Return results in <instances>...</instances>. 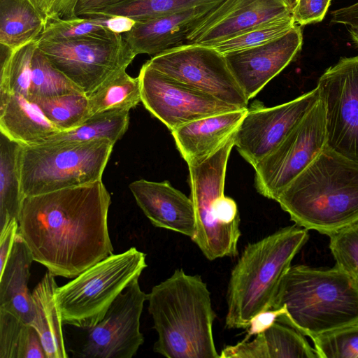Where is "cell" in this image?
Listing matches in <instances>:
<instances>
[{
  "label": "cell",
  "mask_w": 358,
  "mask_h": 358,
  "mask_svg": "<svg viewBox=\"0 0 358 358\" xmlns=\"http://www.w3.org/2000/svg\"><path fill=\"white\" fill-rule=\"evenodd\" d=\"M102 180L24 198L18 234L34 262L52 275L73 278L113 254Z\"/></svg>",
  "instance_id": "obj_1"
},
{
  "label": "cell",
  "mask_w": 358,
  "mask_h": 358,
  "mask_svg": "<svg viewBox=\"0 0 358 358\" xmlns=\"http://www.w3.org/2000/svg\"><path fill=\"white\" fill-rule=\"evenodd\" d=\"M275 201L295 224L329 236L358 222V162L325 146Z\"/></svg>",
  "instance_id": "obj_2"
},
{
  "label": "cell",
  "mask_w": 358,
  "mask_h": 358,
  "mask_svg": "<svg viewBox=\"0 0 358 358\" xmlns=\"http://www.w3.org/2000/svg\"><path fill=\"white\" fill-rule=\"evenodd\" d=\"M148 301L158 335L155 352L168 358H220L213 335L216 314L200 275L176 269L152 288Z\"/></svg>",
  "instance_id": "obj_3"
},
{
  "label": "cell",
  "mask_w": 358,
  "mask_h": 358,
  "mask_svg": "<svg viewBox=\"0 0 358 358\" xmlns=\"http://www.w3.org/2000/svg\"><path fill=\"white\" fill-rule=\"evenodd\" d=\"M278 308L284 313L277 322L312 338L358 322V286L351 275L336 266H291L271 308Z\"/></svg>",
  "instance_id": "obj_4"
},
{
  "label": "cell",
  "mask_w": 358,
  "mask_h": 358,
  "mask_svg": "<svg viewBox=\"0 0 358 358\" xmlns=\"http://www.w3.org/2000/svg\"><path fill=\"white\" fill-rule=\"evenodd\" d=\"M308 231L294 224L245 246L228 284L227 328L247 329L255 315L271 309L282 278L308 240Z\"/></svg>",
  "instance_id": "obj_5"
},
{
  "label": "cell",
  "mask_w": 358,
  "mask_h": 358,
  "mask_svg": "<svg viewBox=\"0 0 358 358\" xmlns=\"http://www.w3.org/2000/svg\"><path fill=\"white\" fill-rule=\"evenodd\" d=\"M235 133L206 160L188 166L196 220V234L192 241L209 260L238 255L241 235L238 206L224 194L227 164L234 146Z\"/></svg>",
  "instance_id": "obj_6"
},
{
  "label": "cell",
  "mask_w": 358,
  "mask_h": 358,
  "mask_svg": "<svg viewBox=\"0 0 358 358\" xmlns=\"http://www.w3.org/2000/svg\"><path fill=\"white\" fill-rule=\"evenodd\" d=\"M114 145L108 139L21 145L19 167L24 197L101 180Z\"/></svg>",
  "instance_id": "obj_7"
},
{
  "label": "cell",
  "mask_w": 358,
  "mask_h": 358,
  "mask_svg": "<svg viewBox=\"0 0 358 358\" xmlns=\"http://www.w3.org/2000/svg\"><path fill=\"white\" fill-rule=\"evenodd\" d=\"M145 254L132 247L112 254L56 291V301L64 324L90 329L129 284L147 267Z\"/></svg>",
  "instance_id": "obj_8"
},
{
  "label": "cell",
  "mask_w": 358,
  "mask_h": 358,
  "mask_svg": "<svg viewBox=\"0 0 358 358\" xmlns=\"http://www.w3.org/2000/svg\"><path fill=\"white\" fill-rule=\"evenodd\" d=\"M54 66L87 96L136 55L122 34L106 31L60 41H36Z\"/></svg>",
  "instance_id": "obj_9"
},
{
  "label": "cell",
  "mask_w": 358,
  "mask_h": 358,
  "mask_svg": "<svg viewBox=\"0 0 358 358\" xmlns=\"http://www.w3.org/2000/svg\"><path fill=\"white\" fill-rule=\"evenodd\" d=\"M327 139L326 108L320 97L279 145L253 167L257 191L275 201L320 155Z\"/></svg>",
  "instance_id": "obj_10"
},
{
  "label": "cell",
  "mask_w": 358,
  "mask_h": 358,
  "mask_svg": "<svg viewBox=\"0 0 358 358\" xmlns=\"http://www.w3.org/2000/svg\"><path fill=\"white\" fill-rule=\"evenodd\" d=\"M146 63L155 70L239 108L248 100L222 54L214 48L185 43L153 56Z\"/></svg>",
  "instance_id": "obj_11"
},
{
  "label": "cell",
  "mask_w": 358,
  "mask_h": 358,
  "mask_svg": "<svg viewBox=\"0 0 358 358\" xmlns=\"http://www.w3.org/2000/svg\"><path fill=\"white\" fill-rule=\"evenodd\" d=\"M317 87L326 108V146L358 162V55L341 58Z\"/></svg>",
  "instance_id": "obj_12"
},
{
  "label": "cell",
  "mask_w": 358,
  "mask_h": 358,
  "mask_svg": "<svg viewBox=\"0 0 358 358\" xmlns=\"http://www.w3.org/2000/svg\"><path fill=\"white\" fill-rule=\"evenodd\" d=\"M138 77L141 102L171 131L203 117L242 109L171 78L146 62Z\"/></svg>",
  "instance_id": "obj_13"
},
{
  "label": "cell",
  "mask_w": 358,
  "mask_h": 358,
  "mask_svg": "<svg viewBox=\"0 0 358 358\" xmlns=\"http://www.w3.org/2000/svg\"><path fill=\"white\" fill-rule=\"evenodd\" d=\"M148 294L141 289L138 279L112 303L104 317L88 329L80 356L93 358H131L144 343L140 319Z\"/></svg>",
  "instance_id": "obj_14"
},
{
  "label": "cell",
  "mask_w": 358,
  "mask_h": 358,
  "mask_svg": "<svg viewBox=\"0 0 358 358\" xmlns=\"http://www.w3.org/2000/svg\"><path fill=\"white\" fill-rule=\"evenodd\" d=\"M320 99L313 90L273 107L248 108L234 135V146L253 167L271 153Z\"/></svg>",
  "instance_id": "obj_15"
},
{
  "label": "cell",
  "mask_w": 358,
  "mask_h": 358,
  "mask_svg": "<svg viewBox=\"0 0 358 358\" xmlns=\"http://www.w3.org/2000/svg\"><path fill=\"white\" fill-rule=\"evenodd\" d=\"M289 15H292V10L285 0H223L197 22L187 43L212 46Z\"/></svg>",
  "instance_id": "obj_16"
},
{
  "label": "cell",
  "mask_w": 358,
  "mask_h": 358,
  "mask_svg": "<svg viewBox=\"0 0 358 358\" xmlns=\"http://www.w3.org/2000/svg\"><path fill=\"white\" fill-rule=\"evenodd\" d=\"M302 43L301 26L296 24L284 35L269 42L223 55L249 101L294 60Z\"/></svg>",
  "instance_id": "obj_17"
},
{
  "label": "cell",
  "mask_w": 358,
  "mask_h": 358,
  "mask_svg": "<svg viewBox=\"0 0 358 358\" xmlns=\"http://www.w3.org/2000/svg\"><path fill=\"white\" fill-rule=\"evenodd\" d=\"M137 205L156 227L171 230L191 239L196 234L192 201L168 181L144 179L129 185Z\"/></svg>",
  "instance_id": "obj_18"
},
{
  "label": "cell",
  "mask_w": 358,
  "mask_h": 358,
  "mask_svg": "<svg viewBox=\"0 0 358 358\" xmlns=\"http://www.w3.org/2000/svg\"><path fill=\"white\" fill-rule=\"evenodd\" d=\"M219 3L136 22L134 28L124 34L123 37L136 56L139 54L157 55L187 43V38L197 22Z\"/></svg>",
  "instance_id": "obj_19"
},
{
  "label": "cell",
  "mask_w": 358,
  "mask_h": 358,
  "mask_svg": "<svg viewBox=\"0 0 358 358\" xmlns=\"http://www.w3.org/2000/svg\"><path fill=\"white\" fill-rule=\"evenodd\" d=\"M248 108L203 117L171 131L188 166L201 164L220 150L236 132Z\"/></svg>",
  "instance_id": "obj_20"
},
{
  "label": "cell",
  "mask_w": 358,
  "mask_h": 358,
  "mask_svg": "<svg viewBox=\"0 0 358 358\" xmlns=\"http://www.w3.org/2000/svg\"><path fill=\"white\" fill-rule=\"evenodd\" d=\"M0 132L21 145H38L61 131L37 103L0 90Z\"/></svg>",
  "instance_id": "obj_21"
},
{
  "label": "cell",
  "mask_w": 358,
  "mask_h": 358,
  "mask_svg": "<svg viewBox=\"0 0 358 358\" xmlns=\"http://www.w3.org/2000/svg\"><path fill=\"white\" fill-rule=\"evenodd\" d=\"M220 358H318L304 335L293 327L275 322L250 341L224 348Z\"/></svg>",
  "instance_id": "obj_22"
},
{
  "label": "cell",
  "mask_w": 358,
  "mask_h": 358,
  "mask_svg": "<svg viewBox=\"0 0 358 358\" xmlns=\"http://www.w3.org/2000/svg\"><path fill=\"white\" fill-rule=\"evenodd\" d=\"M32 255L17 234L9 259L0 271V309L31 324L35 310L32 292L28 287Z\"/></svg>",
  "instance_id": "obj_23"
},
{
  "label": "cell",
  "mask_w": 358,
  "mask_h": 358,
  "mask_svg": "<svg viewBox=\"0 0 358 358\" xmlns=\"http://www.w3.org/2000/svg\"><path fill=\"white\" fill-rule=\"evenodd\" d=\"M55 276L47 271L32 291L35 316L31 325L38 331L47 358H66L63 322L56 301Z\"/></svg>",
  "instance_id": "obj_24"
},
{
  "label": "cell",
  "mask_w": 358,
  "mask_h": 358,
  "mask_svg": "<svg viewBox=\"0 0 358 358\" xmlns=\"http://www.w3.org/2000/svg\"><path fill=\"white\" fill-rule=\"evenodd\" d=\"M46 27L29 0H0V44L13 50L37 41Z\"/></svg>",
  "instance_id": "obj_25"
},
{
  "label": "cell",
  "mask_w": 358,
  "mask_h": 358,
  "mask_svg": "<svg viewBox=\"0 0 358 358\" xmlns=\"http://www.w3.org/2000/svg\"><path fill=\"white\" fill-rule=\"evenodd\" d=\"M21 144L0 132V230L19 220L24 196L19 167Z\"/></svg>",
  "instance_id": "obj_26"
},
{
  "label": "cell",
  "mask_w": 358,
  "mask_h": 358,
  "mask_svg": "<svg viewBox=\"0 0 358 358\" xmlns=\"http://www.w3.org/2000/svg\"><path fill=\"white\" fill-rule=\"evenodd\" d=\"M129 110H109L92 115L78 127L61 131L44 143L66 144L108 139L115 143L129 127Z\"/></svg>",
  "instance_id": "obj_27"
},
{
  "label": "cell",
  "mask_w": 358,
  "mask_h": 358,
  "mask_svg": "<svg viewBox=\"0 0 358 358\" xmlns=\"http://www.w3.org/2000/svg\"><path fill=\"white\" fill-rule=\"evenodd\" d=\"M0 358H47L36 329L0 309Z\"/></svg>",
  "instance_id": "obj_28"
},
{
  "label": "cell",
  "mask_w": 358,
  "mask_h": 358,
  "mask_svg": "<svg viewBox=\"0 0 358 358\" xmlns=\"http://www.w3.org/2000/svg\"><path fill=\"white\" fill-rule=\"evenodd\" d=\"M92 115L109 110H130L141 101L138 77L133 78L126 69L120 70L87 96Z\"/></svg>",
  "instance_id": "obj_29"
},
{
  "label": "cell",
  "mask_w": 358,
  "mask_h": 358,
  "mask_svg": "<svg viewBox=\"0 0 358 358\" xmlns=\"http://www.w3.org/2000/svg\"><path fill=\"white\" fill-rule=\"evenodd\" d=\"M223 0H123L93 16L123 15L144 21Z\"/></svg>",
  "instance_id": "obj_30"
},
{
  "label": "cell",
  "mask_w": 358,
  "mask_h": 358,
  "mask_svg": "<svg viewBox=\"0 0 358 358\" xmlns=\"http://www.w3.org/2000/svg\"><path fill=\"white\" fill-rule=\"evenodd\" d=\"M34 102L60 131L78 127L92 115L87 96L81 92L40 99Z\"/></svg>",
  "instance_id": "obj_31"
},
{
  "label": "cell",
  "mask_w": 358,
  "mask_h": 358,
  "mask_svg": "<svg viewBox=\"0 0 358 358\" xmlns=\"http://www.w3.org/2000/svg\"><path fill=\"white\" fill-rule=\"evenodd\" d=\"M75 92L81 90L56 69L36 45L31 61L29 100L34 101Z\"/></svg>",
  "instance_id": "obj_32"
},
{
  "label": "cell",
  "mask_w": 358,
  "mask_h": 358,
  "mask_svg": "<svg viewBox=\"0 0 358 358\" xmlns=\"http://www.w3.org/2000/svg\"><path fill=\"white\" fill-rule=\"evenodd\" d=\"M296 24L292 15L280 17L209 47L222 55L256 47L284 35Z\"/></svg>",
  "instance_id": "obj_33"
},
{
  "label": "cell",
  "mask_w": 358,
  "mask_h": 358,
  "mask_svg": "<svg viewBox=\"0 0 358 358\" xmlns=\"http://www.w3.org/2000/svg\"><path fill=\"white\" fill-rule=\"evenodd\" d=\"M311 340L318 358H358V322Z\"/></svg>",
  "instance_id": "obj_34"
},
{
  "label": "cell",
  "mask_w": 358,
  "mask_h": 358,
  "mask_svg": "<svg viewBox=\"0 0 358 358\" xmlns=\"http://www.w3.org/2000/svg\"><path fill=\"white\" fill-rule=\"evenodd\" d=\"M106 31L109 30L103 16H77L48 23L37 41L66 40Z\"/></svg>",
  "instance_id": "obj_35"
},
{
  "label": "cell",
  "mask_w": 358,
  "mask_h": 358,
  "mask_svg": "<svg viewBox=\"0 0 358 358\" xmlns=\"http://www.w3.org/2000/svg\"><path fill=\"white\" fill-rule=\"evenodd\" d=\"M329 237L335 266L352 277L358 276V222Z\"/></svg>",
  "instance_id": "obj_36"
},
{
  "label": "cell",
  "mask_w": 358,
  "mask_h": 358,
  "mask_svg": "<svg viewBox=\"0 0 358 358\" xmlns=\"http://www.w3.org/2000/svg\"><path fill=\"white\" fill-rule=\"evenodd\" d=\"M48 23L77 17L76 8L79 0H29Z\"/></svg>",
  "instance_id": "obj_37"
},
{
  "label": "cell",
  "mask_w": 358,
  "mask_h": 358,
  "mask_svg": "<svg viewBox=\"0 0 358 358\" xmlns=\"http://www.w3.org/2000/svg\"><path fill=\"white\" fill-rule=\"evenodd\" d=\"M331 0H298L292 10V17L299 26L322 21Z\"/></svg>",
  "instance_id": "obj_38"
},
{
  "label": "cell",
  "mask_w": 358,
  "mask_h": 358,
  "mask_svg": "<svg viewBox=\"0 0 358 358\" xmlns=\"http://www.w3.org/2000/svg\"><path fill=\"white\" fill-rule=\"evenodd\" d=\"M18 231V221L13 220L0 230V271L6 266Z\"/></svg>",
  "instance_id": "obj_39"
},
{
  "label": "cell",
  "mask_w": 358,
  "mask_h": 358,
  "mask_svg": "<svg viewBox=\"0 0 358 358\" xmlns=\"http://www.w3.org/2000/svg\"><path fill=\"white\" fill-rule=\"evenodd\" d=\"M283 313L282 308L269 309L255 315L251 320L247 328V336L243 341L249 340L252 336H255L268 329L275 322H277L278 317L282 315Z\"/></svg>",
  "instance_id": "obj_40"
},
{
  "label": "cell",
  "mask_w": 358,
  "mask_h": 358,
  "mask_svg": "<svg viewBox=\"0 0 358 358\" xmlns=\"http://www.w3.org/2000/svg\"><path fill=\"white\" fill-rule=\"evenodd\" d=\"M123 0H79L76 8L78 16H93L97 13Z\"/></svg>",
  "instance_id": "obj_41"
},
{
  "label": "cell",
  "mask_w": 358,
  "mask_h": 358,
  "mask_svg": "<svg viewBox=\"0 0 358 358\" xmlns=\"http://www.w3.org/2000/svg\"><path fill=\"white\" fill-rule=\"evenodd\" d=\"M331 22L347 27L358 26V2L332 11Z\"/></svg>",
  "instance_id": "obj_42"
},
{
  "label": "cell",
  "mask_w": 358,
  "mask_h": 358,
  "mask_svg": "<svg viewBox=\"0 0 358 358\" xmlns=\"http://www.w3.org/2000/svg\"><path fill=\"white\" fill-rule=\"evenodd\" d=\"M103 17H105V25L106 28L111 32L119 34L130 31L136 23L134 20L123 15Z\"/></svg>",
  "instance_id": "obj_43"
},
{
  "label": "cell",
  "mask_w": 358,
  "mask_h": 358,
  "mask_svg": "<svg viewBox=\"0 0 358 358\" xmlns=\"http://www.w3.org/2000/svg\"><path fill=\"white\" fill-rule=\"evenodd\" d=\"M348 30L353 43L358 48V26L357 27H348Z\"/></svg>",
  "instance_id": "obj_44"
},
{
  "label": "cell",
  "mask_w": 358,
  "mask_h": 358,
  "mask_svg": "<svg viewBox=\"0 0 358 358\" xmlns=\"http://www.w3.org/2000/svg\"><path fill=\"white\" fill-rule=\"evenodd\" d=\"M298 0H285L288 6L293 10Z\"/></svg>",
  "instance_id": "obj_45"
},
{
  "label": "cell",
  "mask_w": 358,
  "mask_h": 358,
  "mask_svg": "<svg viewBox=\"0 0 358 358\" xmlns=\"http://www.w3.org/2000/svg\"><path fill=\"white\" fill-rule=\"evenodd\" d=\"M353 278H355V281H356V283H357V286H358V276H355V277H353Z\"/></svg>",
  "instance_id": "obj_46"
}]
</instances>
